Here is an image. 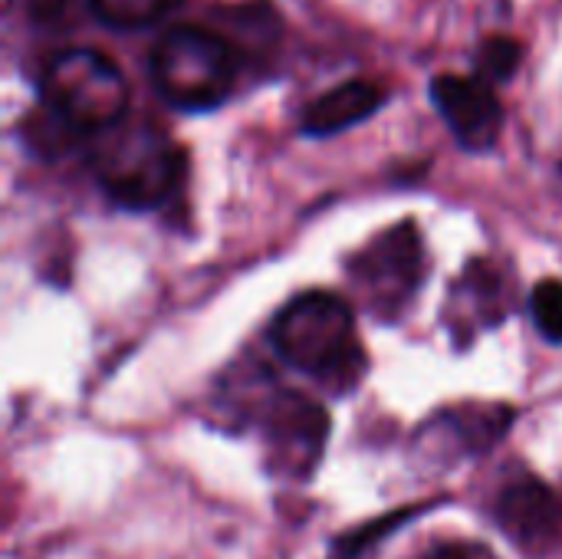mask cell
Segmentation results:
<instances>
[{
	"mask_svg": "<svg viewBox=\"0 0 562 559\" xmlns=\"http://www.w3.org/2000/svg\"><path fill=\"white\" fill-rule=\"evenodd\" d=\"M95 178L112 204L125 211L161 208L184 178V152L151 125L109 135L92 155Z\"/></svg>",
	"mask_w": 562,
	"mask_h": 559,
	"instance_id": "277c9868",
	"label": "cell"
},
{
	"mask_svg": "<svg viewBox=\"0 0 562 559\" xmlns=\"http://www.w3.org/2000/svg\"><path fill=\"white\" fill-rule=\"evenodd\" d=\"M349 277L375 316L398 320L425 280V247L415 224L405 221L369 241L349 260Z\"/></svg>",
	"mask_w": 562,
	"mask_h": 559,
	"instance_id": "5b68a950",
	"label": "cell"
},
{
	"mask_svg": "<svg viewBox=\"0 0 562 559\" xmlns=\"http://www.w3.org/2000/svg\"><path fill=\"white\" fill-rule=\"evenodd\" d=\"M43 109L69 132L92 135L115 128L128 112V82L122 69L99 49H59L40 72Z\"/></svg>",
	"mask_w": 562,
	"mask_h": 559,
	"instance_id": "3957f363",
	"label": "cell"
},
{
	"mask_svg": "<svg viewBox=\"0 0 562 559\" xmlns=\"http://www.w3.org/2000/svg\"><path fill=\"white\" fill-rule=\"evenodd\" d=\"M468 323L474 333L477 326H494V323H504V287H501V277L484 264H468L464 277L458 280L454 287V320L451 326H461Z\"/></svg>",
	"mask_w": 562,
	"mask_h": 559,
	"instance_id": "8fae6325",
	"label": "cell"
},
{
	"mask_svg": "<svg viewBox=\"0 0 562 559\" xmlns=\"http://www.w3.org/2000/svg\"><path fill=\"white\" fill-rule=\"evenodd\" d=\"M494 521L501 534L527 557H547L562 534V504L540 478L524 474L497 494Z\"/></svg>",
	"mask_w": 562,
	"mask_h": 559,
	"instance_id": "ba28073f",
	"label": "cell"
},
{
	"mask_svg": "<svg viewBox=\"0 0 562 559\" xmlns=\"http://www.w3.org/2000/svg\"><path fill=\"white\" fill-rule=\"evenodd\" d=\"M155 92L181 112H211L237 86V49L204 26H171L151 49Z\"/></svg>",
	"mask_w": 562,
	"mask_h": 559,
	"instance_id": "7a4b0ae2",
	"label": "cell"
},
{
	"mask_svg": "<svg viewBox=\"0 0 562 559\" xmlns=\"http://www.w3.org/2000/svg\"><path fill=\"white\" fill-rule=\"evenodd\" d=\"M329 438L326 409L303 392H277L263 409V445L267 468L283 481H306Z\"/></svg>",
	"mask_w": 562,
	"mask_h": 559,
	"instance_id": "8992f818",
	"label": "cell"
},
{
	"mask_svg": "<svg viewBox=\"0 0 562 559\" xmlns=\"http://www.w3.org/2000/svg\"><path fill=\"white\" fill-rule=\"evenodd\" d=\"M408 521V511L405 514H389L385 521H379V524H366V527H359V530H352L349 537H339L336 540V547H333V554L336 559H352L359 557L366 547H375L372 540H379L385 530H395L398 524H405Z\"/></svg>",
	"mask_w": 562,
	"mask_h": 559,
	"instance_id": "9a60e30c",
	"label": "cell"
},
{
	"mask_svg": "<svg viewBox=\"0 0 562 559\" xmlns=\"http://www.w3.org/2000/svg\"><path fill=\"white\" fill-rule=\"evenodd\" d=\"M389 92L372 82V79H346L333 89H326L323 96H316L300 122V132L310 138H329L339 135L366 119H372L382 105H385Z\"/></svg>",
	"mask_w": 562,
	"mask_h": 559,
	"instance_id": "9c48e42d",
	"label": "cell"
},
{
	"mask_svg": "<svg viewBox=\"0 0 562 559\" xmlns=\"http://www.w3.org/2000/svg\"><path fill=\"white\" fill-rule=\"evenodd\" d=\"M530 316H533V326L537 333L560 346L562 343V280H540L533 290H530Z\"/></svg>",
	"mask_w": 562,
	"mask_h": 559,
	"instance_id": "4fadbf2b",
	"label": "cell"
},
{
	"mask_svg": "<svg viewBox=\"0 0 562 559\" xmlns=\"http://www.w3.org/2000/svg\"><path fill=\"white\" fill-rule=\"evenodd\" d=\"M178 0H89V10L112 30H142L171 13Z\"/></svg>",
	"mask_w": 562,
	"mask_h": 559,
	"instance_id": "7c38bea8",
	"label": "cell"
},
{
	"mask_svg": "<svg viewBox=\"0 0 562 559\" xmlns=\"http://www.w3.org/2000/svg\"><path fill=\"white\" fill-rule=\"evenodd\" d=\"M524 63V46L510 36H491L477 49V76L487 82H507Z\"/></svg>",
	"mask_w": 562,
	"mask_h": 559,
	"instance_id": "5bb4252c",
	"label": "cell"
},
{
	"mask_svg": "<svg viewBox=\"0 0 562 559\" xmlns=\"http://www.w3.org/2000/svg\"><path fill=\"white\" fill-rule=\"evenodd\" d=\"M510 422H514V409L507 405L451 409L425 428V438H445V441L451 438L454 458H468V455L491 451L507 435Z\"/></svg>",
	"mask_w": 562,
	"mask_h": 559,
	"instance_id": "30bf717a",
	"label": "cell"
},
{
	"mask_svg": "<svg viewBox=\"0 0 562 559\" xmlns=\"http://www.w3.org/2000/svg\"><path fill=\"white\" fill-rule=\"evenodd\" d=\"M431 102L461 148L491 152L497 145L504 128V109L494 92V82H487L484 76L441 72L431 79Z\"/></svg>",
	"mask_w": 562,
	"mask_h": 559,
	"instance_id": "52a82bcc",
	"label": "cell"
},
{
	"mask_svg": "<svg viewBox=\"0 0 562 559\" xmlns=\"http://www.w3.org/2000/svg\"><path fill=\"white\" fill-rule=\"evenodd\" d=\"M270 346L286 366L319 379L336 395L352 392L366 376L352 306L326 290L293 297L270 323Z\"/></svg>",
	"mask_w": 562,
	"mask_h": 559,
	"instance_id": "6da1fadb",
	"label": "cell"
}]
</instances>
